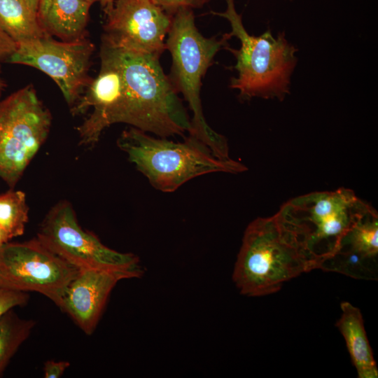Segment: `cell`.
<instances>
[{
	"mask_svg": "<svg viewBox=\"0 0 378 378\" xmlns=\"http://www.w3.org/2000/svg\"><path fill=\"white\" fill-rule=\"evenodd\" d=\"M115 48L123 88L114 123H126L163 138L189 132L190 120L160 57Z\"/></svg>",
	"mask_w": 378,
	"mask_h": 378,
	"instance_id": "obj_1",
	"label": "cell"
},
{
	"mask_svg": "<svg viewBox=\"0 0 378 378\" xmlns=\"http://www.w3.org/2000/svg\"><path fill=\"white\" fill-rule=\"evenodd\" d=\"M316 269L303 246L278 214L258 218L246 227L233 272L243 295L277 292L283 284Z\"/></svg>",
	"mask_w": 378,
	"mask_h": 378,
	"instance_id": "obj_2",
	"label": "cell"
},
{
	"mask_svg": "<svg viewBox=\"0 0 378 378\" xmlns=\"http://www.w3.org/2000/svg\"><path fill=\"white\" fill-rule=\"evenodd\" d=\"M223 12L211 13L225 18L231 31L240 42L239 49H227L234 55L237 77L230 80V88L238 90L244 99L261 98L284 100L290 93L291 78L297 66L298 48L288 41L285 32L274 36L269 29L259 36L245 29L234 0H225Z\"/></svg>",
	"mask_w": 378,
	"mask_h": 378,
	"instance_id": "obj_3",
	"label": "cell"
},
{
	"mask_svg": "<svg viewBox=\"0 0 378 378\" xmlns=\"http://www.w3.org/2000/svg\"><path fill=\"white\" fill-rule=\"evenodd\" d=\"M230 37H204L195 23L193 10L179 8L173 14L165 42L172 56L169 80L177 92H181L192 112L189 135L196 138L220 160H229L227 139L206 122L200 98L202 79L214 58Z\"/></svg>",
	"mask_w": 378,
	"mask_h": 378,
	"instance_id": "obj_4",
	"label": "cell"
},
{
	"mask_svg": "<svg viewBox=\"0 0 378 378\" xmlns=\"http://www.w3.org/2000/svg\"><path fill=\"white\" fill-rule=\"evenodd\" d=\"M117 145L157 190L172 192L188 181L212 173H240L243 164L215 157L209 148L189 135L183 142L155 138L139 129L124 130Z\"/></svg>",
	"mask_w": 378,
	"mask_h": 378,
	"instance_id": "obj_5",
	"label": "cell"
},
{
	"mask_svg": "<svg viewBox=\"0 0 378 378\" xmlns=\"http://www.w3.org/2000/svg\"><path fill=\"white\" fill-rule=\"evenodd\" d=\"M372 209L353 190L342 188L293 198L277 214L319 269Z\"/></svg>",
	"mask_w": 378,
	"mask_h": 378,
	"instance_id": "obj_6",
	"label": "cell"
},
{
	"mask_svg": "<svg viewBox=\"0 0 378 378\" xmlns=\"http://www.w3.org/2000/svg\"><path fill=\"white\" fill-rule=\"evenodd\" d=\"M51 115L31 85L0 100V178L11 188L48 137Z\"/></svg>",
	"mask_w": 378,
	"mask_h": 378,
	"instance_id": "obj_7",
	"label": "cell"
},
{
	"mask_svg": "<svg viewBox=\"0 0 378 378\" xmlns=\"http://www.w3.org/2000/svg\"><path fill=\"white\" fill-rule=\"evenodd\" d=\"M36 239L78 269L123 272L132 278L139 277L144 273L137 256L111 249L93 233L83 229L67 201L58 202L48 212Z\"/></svg>",
	"mask_w": 378,
	"mask_h": 378,
	"instance_id": "obj_8",
	"label": "cell"
},
{
	"mask_svg": "<svg viewBox=\"0 0 378 378\" xmlns=\"http://www.w3.org/2000/svg\"><path fill=\"white\" fill-rule=\"evenodd\" d=\"M78 269L52 253L36 238L0 247V288L37 292L57 307Z\"/></svg>",
	"mask_w": 378,
	"mask_h": 378,
	"instance_id": "obj_9",
	"label": "cell"
},
{
	"mask_svg": "<svg viewBox=\"0 0 378 378\" xmlns=\"http://www.w3.org/2000/svg\"><path fill=\"white\" fill-rule=\"evenodd\" d=\"M94 46L85 37L57 41L46 36L17 43L7 62L36 68L50 76L73 106L90 83L88 71Z\"/></svg>",
	"mask_w": 378,
	"mask_h": 378,
	"instance_id": "obj_10",
	"label": "cell"
},
{
	"mask_svg": "<svg viewBox=\"0 0 378 378\" xmlns=\"http://www.w3.org/2000/svg\"><path fill=\"white\" fill-rule=\"evenodd\" d=\"M102 41L117 48L160 56L171 27L170 15L151 0H114L104 10Z\"/></svg>",
	"mask_w": 378,
	"mask_h": 378,
	"instance_id": "obj_11",
	"label": "cell"
},
{
	"mask_svg": "<svg viewBox=\"0 0 378 378\" xmlns=\"http://www.w3.org/2000/svg\"><path fill=\"white\" fill-rule=\"evenodd\" d=\"M99 55L97 76L91 79L71 108L73 115H79L92 108L90 115L76 128L82 145H94L102 132L114 124L122 99L123 76L115 48L102 41Z\"/></svg>",
	"mask_w": 378,
	"mask_h": 378,
	"instance_id": "obj_12",
	"label": "cell"
},
{
	"mask_svg": "<svg viewBox=\"0 0 378 378\" xmlns=\"http://www.w3.org/2000/svg\"><path fill=\"white\" fill-rule=\"evenodd\" d=\"M132 276L123 272L78 269L58 307L86 334L97 327L108 298L120 280Z\"/></svg>",
	"mask_w": 378,
	"mask_h": 378,
	"instance_id": "obj_13",
	"label": "cell"
},
{
	"mask_svg": "<svg viewBox=\"0 0 378 378\" xmlns=\"http://www.w3.org/2000/svg\"><path fill=\"white\" fill-rule=\"evenodd\" d=\"M91 6L86 0H40L36 16L48 36L72 41L84 38Z\"/></svg>",
	"mask_w": 378,
	"mask_h": 378,
	"instance_id": "obj_14",
	"label": "cell"
},
{
	"mask_svg": "<svg viewBox=\"0 0 378 378\" xmlns=\"http://www.w3.org/2000/svg\"><path fill=\"white\" fill-rule=\"evenodd\" d=\"M378 216L373 208L350 230L335 254L356 269H377Z\"/></svg>",
	"mask_w": 378,
	"mask_h": 378,
	"instance_id": "obj_15",
	"label": "cell"
},
{
	"mask_svg": "<svg viewBox=\"0 0 378 378\" xmlns=\"http://www.w3.org/2000/svg\"><path fill=\"white\" fill-rule=\"evenodd\" d=\"M342 314L336 323L343 335L359 378H377L376 361L365 330L360 310L350 302L341 303Z\"/></svg>",
	"mask_w": 378,
	"mask_h": 378,
	"instance_id": "obj_16",
	"label": "cell"
},
{
	"mask_svg": "<svg viewBox=\"0 0 378 378\" xmlns=\"http://www.w3.org/2000/svg\"><path fill=\"white\" fill-rule=\"evenodd\" d=\"M0 29L16 43L50 36L25 0H0Z\"/></svg>",
	"mask_w": 378,
	"mask_h": 378,
	"instance_id": "obj_17",
	"label": "cell"
},
{
	"mask_svg": "<svg viewBox=\"0 0 378 378\" xmlns=\"http://www.w3.org/2000/svg\"><path fill=\"white\" fill-rule=\"evenodd\" d=\"M34 326V321L20 318L13 309L0 317V376Z\"/></svg>",
	"mask_w": 378,
	"mask_h": 378,
	"instance_id": "obj_18",
	"label": "cell"
},
{
	"mask_svg": "<svg viewBox=\"0 0 378 378\" xmlns=\"http://www.w3.org/2000/svg\"><path fill=\"white\" fill-rule=\"evenodd\" d=\"M26 195L13 189L0 194V227L10 239L23 234L28 222Z\"/></svg>",
	"mask_w": 378,
	"mask_h": 378,
	"instance_id": "obj_19",
	"label": "cell"
},
{
	"mask_svg": "<svg viewBox=\"0 0 378 378\" xmlns=\"http://www.w3.org/2000/svg\"><path fill=\"white\" fill-rule=\"evenodd\" d=\"M28 299L27 293L0 288V317L15 307L24 305Z\"/></svg>",
	"mask_w": 378,
	"mask_h": 378,
	"instance_id": "obj_20",
	"label": "cell"
},
{
	"mask_svg": "<svg viewBox=\"0 0 378 378\" xmlns=\"http://www.w3.org/2000/svg\"><path fill=\"white\" fill-rule=\"evenodd\" d=\"M166 12L172 15L179 8H200L210 0H151Z\"/></svg>",
	"mask_w": 378,
	"mask_h": 378,
	"instance_id": "obj_21",
	"label": "cell"
},
{
	"mask_svg": "<svg viewBox=\"0 0 378 378\" xmlns=\"http://www.w3.org/2000/svg\"><path fill=\"white\" fill-rule=\"evenodd\" d=\"M68 361L47 360L44 364L43 371L45 378H59L69 367Z\"/></svg>",
	"mask_w": 378,
	"mask_h": 378,
	"instance_id": "obj_22",
	"label": "cell"
},
{
	"mask_svg": "<svg viewBox=\"0 0 378 378\" xmlns=\"http://www.w3.org/2000/svg\"><path fill=\"white\" fill-rule=\"evenodd\" d=\"M16 48L17 43L0 29V66L3 62H7Z\"/></svg>",
	"mask_w": 378,
	"mask_h": 378,
	"instance_id": "obj_23",
	"label": "cell"
},
{
	"mask_svg": "<svg viewBox=\"0 0 378 378\" xmlns=\"http://www.w3.org/2000/svg\"><path fill=\"white\" fill-rule=\"evenodd\" d=\"M10 240L7 234L0 227V247Z\"/></svg>",
	"mask_w": 378,
	"mask_h": 378,
	"instance_id": "obj_24",
	"label": "cell"
},
{
	"mask_svg": "<svg viewBox=\"0 0 378 378\" xmlns=\"http://www.w3.org/2000/svg\"><path fill=\"white\" fill-rule=\"evenodd\" d=\"M30 8L36 13L37 8L40 0H25Z\"/></svg>",
	"mask_w": 378,
	"mask_h": 378,
	"instance_id": "obj_25",
	"label": "cell"
},
{
	"mask_svg": "<svg viewBox=\"0 0 378 378\" xmlns=\"http://www.w3.org/2000/svg\"><path fill=\"white\" fill-rule=\"evenodd\" d=\"M114 1V0H99V2L101 4V6L103 8V10H105L106 8H108Z\"/></svg>",
	"mask_w": 378,
	"mask_h": 378,
	"instance_id": "obj_26",
	"label": "cell"
},
{
	"mask_svg": "<svg viewBox=\"0 0 378 378\" xmlns=\"http://www.w3.org/2000/svg\"><path fill=\"white\" fill-rule=\"evenodd\" d=\"M6 87V82L1 78H0V90H4Z\"/></svg>",
	"mask_w": 378,
	"mask_h": 378,
	"instance_id": "obj_27",
	"label": "cell"
},
{
	"mask_svg": "<svg viewBox=\"0 0 378 378\" xmlns=\"http://www.w3.org/2000/svg\"><path fill=\"white\" fill-rule=\"evenodd\" d=\"M86 1L90 2L92 4H93L96 1H99V0H86Z\"/></svg>",
	"mask_w": 378,
	"mask_h": 378,
	"instance_id": "obj_28",
	"label": "cell"
},
{
	"mask_svg": "<svg viewBox=\"0 0 378 378\" xmlns=\"http://www.w3.org/2000/svg\"><path fill=\"white\" fill-rule=\"evenodd\" d=\"M288 1H292V0H288Z\"/></svg>",
	"mask_w": 378,
	"mask_h": 378,
	"instance_id": "obj_29",
	"label": "cell"
}]
</instances>
